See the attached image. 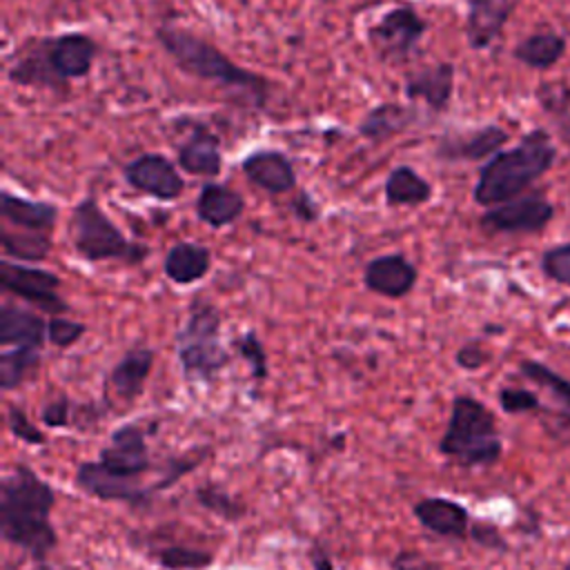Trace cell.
Instances as JSON below:
<instances>
[{"instance_id": "cell-1", "label": "cell", "mask_w": 570, "mask_h": 570, "mask_svg": "<svg viewBox=\"0 0 570 570\" xmlns=\"http://www.w3.org/2000/svg\"><path fill=\"white\" fill-rule=\"evenodd\" d=\"M56 505L53 488L29 465L18 463L0 481V534L7 543L24 550L36 561H45L58 546L51 525Z\"/></svg>"}, {"instance_id": "cell-2", "label": "cell", "mask_w": 570, "mask_h": 570, "mask_svg": "<svg viewBox=\"0 0 570 570\" xmlns=\"http://www.w3.org/2000/svg\"><path fill=\"white\" fill-rule=\"evenodd\" d=\"M156 40L180 71L225 89L243 91L254 107H265L269 98V80L227 58L214 42L176 24L158 27Z\"/></svg>"}, {"instance_id": "cell-3", "label": "cell", "mask_w": 570, "mask_h": 570, "mask_svg": "<svg viewBox=\"0 0 570 570\" xmlns=\"http://www.w3.org/2000/svg\"><path fill=\"white\" fill-rule=\"evenodd\" d=\"M557 149L546 129H532L512 149L497 151L479 171L474 203L494 207L521 196L554 163Z\"/></svg>"}, {"instance_id": "cell-4", "label": "cell", "mask_w": 570, "mask_h": 570, "mask_svg": "<svg viewBox=\"0 0 570 570\" xmlns=\"http://www.w3.org/2000/svg\"><path fill=\"white\" fill-rule=\"evenodd\" d=\"M439 452L463 468L494 465L503 454V441L492 410L470 394L454 396Z\"/></svg>"}, {"instance_id": "cell-5", "label": "cell", "mask_w": 570, "mask_h": 570, "mask_svg": "<svg viewBox=\"0 0 570 570\" xmlns=\"http://www.w3.org/2000/svg\"><path fill=\"white\" fill-rule=\"evenodd\" d=\"M176 356L183 376L194 383H214L229 363L220 343V312L207 298H194L189 314L176 332Z\"/></svg>"}, {"instance_id": "cell-6", "label": "cell", "mask_w": 570, "mask_h": 570, "mask_svg": "<svg viewBox=\"0 0 570 570\" xmlns=\"http://www.w3.org/2000/svg\"><path fill=\"white\" fill-rule=\"evenodd\" d=\"M69 238L76 254L89 263L120 261L140 265L149 256V247L129 240L91 194L71 209Z\"/></svg>"}, {"instance_id": "cell-7", "label": "cell", "mask_w": 570, "mask_h": 570, "mask_svg": "<svg viewBox=\"0 0 570 570\" xmlns=\"http://www.w3.org/2000/svg\"><path fill=\"white\" fill-rule=\"evenodd\" d=\"M425 31L428 22L419 11L412 4H399L367 29V42L381 62L403 65L416 51Z\"/></svg>"}, {"instance_id": "cell-8", "label": "cell", "mask_w": 570, "mask_h": 570, "mask_svg": "<svg viewBox=\"0 0 570 570\" xmlns=\"http://www.w3.org/2000/svg\"><path fill=\"white\" fill-rule=\"evenodd\" d=\"M60 276L49 269L20 265L11 258L0 261V287L53 316L69 309V303L60 296Z\"/></svg>"}, {"instance_id": "cell-9", "label": "cell", "mask_w": 570, "mask_h": 570, "mask_svg": "<svg viewBox=\"0 0 570 570\" xmlns=\"http://www.w3.org/2000/svg\"><path fill=\"white\" fill-rule=\"evenodd\" d=\"M552 216V203L541 194H530L488 207L479 225L490 234H537L548 227Z\"/></svg>"}, {"instance_id": "cell-10", "label": "cell", "mask_w": 570, "mask_h": 570, "mask_svg": "<svg viewBox=\"0 0 570 570\" xmlns=\"http://www.w3.org/2000/svg\"><path fill=\"white\" fill-rule=\"evenodd\" d=\"M98 463L107 472L138 483V476L151 468L145 425L140 421L118 425L111 432L109 443L100 450Z\"/></svg>"}, {"instance_id": "cell-11", "label": "cell", "mask_w": 570, "mask_h": 570, "mask_svg": "<svg viewBox=\"0 0 570 570\" xmlns=\"http://www.w3.org/2000/svg\"><path fill=\"white\" fill-rule=\"evenodd\" d=\"M122 178L129 187L156 200H176L185 191V178L176 165L158 151H147L125 163Z\"/></svg>"}, {"instance_id": "cell-12", "label": "cell", "mask_w": 570, "mask_h": 570, "mask_svg": "<svg viewBox=\"0 0 570 570\" xmlns=\"http://www.w3.org/2000/svg\"><path fill=\"white\" fill-rule=\"evenodd\" d=\"M98 42L82 31H65L60 36L47 38L49 62L58 78L65 82L87 78L98 58Z\"/></svg>"}, {"instance_id": "cell-13", "label": "cell", "mask_w": 570, "mask_h": 570, "mask_svg": "<svg viewBox=\"0 0 570 570\" xmlns=\"http://www.w3.org/2000/svg\"><path fill=\"white\" fill-rule=\"evenodd\" d=\"M73 481L82 492H87L100 501H118V503H129L134 508L147 505L154 497V492L149 488H142L136 481H127V479H120V476L107 472L98 461L80 463Z\"/></svg>"}, {"instance_id": "cell-14", "label": "cell", "mask_w": 570, "mask_h": 570, "mask_svg": "<svg viewBox=\"0 0 570 570\" xmlns=\"http://www.w3.org/2000/svg\"><path fill=\"white\" fill-rule=\"evenodd\" d=\"M7 80L18 87L67 91V82L58 78L49 62L47 38H31L16 49V56L7 67Z\"/></svg>"}, {"instance_id": "cell-15", "label": "cell", "mask_w": 570, "mask_h": 570, "mask_svg": "<svg viewBox=\"0 0 570 570\" xmlns=\"http://www.w3.org/2000/svg\"><path fill=\"white\" fill-rule=\"evenodd\" d=\"M178 167L191 176L216 178L223 171L220 138L205 122L189 125L187 136L176 145Z\"/></svg>"}, {"instance_id": "cell-16", "label": "cell", "mask_w": 570, "mask_h": 570, "mask_svg": "<svg viewBox=\"0 0 570 570\" xmlns=\"http://www.w3.org/2000/svg\"><path fill=\"white\" fill-rule=\"evenodd\" d=\"M243 176L267 194H287L296 187V169L285 151L256 149L240 160Z\"/></svg>"}, {"instance_id": "cell-17", "label": "cell", "mask_w": 570, "mask_h": 570, "mask_svg": "<svg viewBox=\"0 0 570 570\" xmlns=\"http://www.w3.org/2000/svg\"><path fill=\"white\" fill-rule=\"evenodd\" d=\"M419 272L403 254H383L372 258L363 269V283L370 292L385 298H403L416 285Z\"/></svg>"}, {"instance_id": "cell-18", "label": "cell", "mask_w": 570, "mask_h": 570, "mask_svg": "<svg viewBox=\"0 0 570 570\" xmlns=\"http://www.w3.org/2000/svg\"><path fill=\"white\" fill-rule=\"evenodd\" d=\"M510 134L499 125H483L479 129L465 134L443 136L434 149V156L448 163L456 160H485L492 158L503 142H508Z\"/></svg>"}, {"instance_id": "cell-19", "label": "cell", "mask_w": 570, "mask_h": 570, "mask_svg": "<svg viewBox=\"0 0 570 570\" xmlns=\"http://www.w3.org/2000/svg\"><path fill=\"white\" fill-rule=\"evenodd\" d=\"M403 94L410 102L423 100L432 111H445L454 94V65L434 62L405 73Z\"/></svg>"}, {"instance_id": "cell-20", "label": "cell", "mask_w": 570, "mask_h": 570, "mask_svg": "<svg viewBox=\"0 0 570 570\" xmlns=\"http://www.w3.org/2000/svg\"><path fill=\"white\" fill-rule=\"evenodd\" d=\"M414 519L430 532L445 539H468L472 517L468 508L454 499L425 497L412 505Z\"/></svg>"}, {"instance_id": "cell-21", "label": "cell", "mask_w": 570, "mask_h": 570, "mask_svg": "<svg viewBox=\"0 0 570 570\" xmlns=\"http://www.w3.org/2000/svg\"><path fill=\"white\" fill-rule=\"evenodd\" d=\"M517 0H468L465 38L476 51L488 49L510 20Z\"/></svg>"}, {"instance_id": "cell-22", "label": "cell", "mask_w": 570, "mask_h": 570, "mask_svg": "<svg viewBox=\"0 0 570 570\" xmlns=\"http://www.w3.org/2000/svg\"><path fill=\"white\" fill-rule=\"evenodd\" d=\"M154 358H156V352L149 345L140 343L129 347L116 361V365L109 372V385L122 401L134 403L142 394L145 383L154 367Z\"/></svg>"}, {"instance_id": "cell-23", "label": "cell", "mask_w": 570, "mask_h": 570, "mask_svg": "<svg viewBox=\"0 0 570 570\" xmlns=\"http://www.w3.org/2000/svg\"><path fill=\"white\" fill-rule=\"evenodd\" d=\"M194 209L200 223L214 229H223L243 216L245 198L229 185L209 180L200 187Z\"/></svg>"}, {"instance_id": "cell-24", "label": "cell", "mask_w": 570, "mask_h": 570, "mask_svg": "<svg viewBox=\"0 0 570 570\" xmlns=\"http://www.w3.org/2000/svg\"><path fill=\"white\" fill-rule=\"evenodd\" d=\"M0 214L7 223L29 229V232H45L49 234L58 220V207L47 200H31L9 189L0 194Z\"/></svg>"}, {"instance_id": "cell-25", "label": "cell", "mask_w": 570, "mask_h": 570, "mask_svg": "<svg viewBox=\"0 0 570 570\" xmlns=\"http://www.w3.org/2000/svg\"><path fill=\"white\" fill-rule=\"evenodd\" d=\"M47 338V321L31 312L11 303L0 305V347H18L31 345L40 347Z\"/></svg>"}, {"instance_id": "cell-26", "label": "cell", "mask_w": 570, "mask_h": 570, "mask_svg": "<svg viewBox=\"0 0 570 570\" xmlns=\"http://www.w3.org/2000/svg\"><path fill=\"white\" fill-rule=\"evenodd\" d=\"M416 120L414 107H405L399 102H379L372 107L356 125L361 138L370 142H385L405 129H410Z\"/></svg>"}, {"instance_id": "cell-27", "label": "cell", "mask_w": 570, "mask_h": 570, "mask_svg": "<svg viewBox=\"0 0 570 570\" xmlns=\"http://www.w3.org/2000/svg\"><path fill=\"white\" fill-rule=\"evenodd\" d=\"M212 267L209 247L191 240H180L169 247L163 261L165 276L176 285H191L200 281Z\"/></svg>"}, {"instance_id": "cell-28", "label": "cell", "mask_w": 570, "mask_h": 570, "mask_svg": "<svg viewBox=\"0 0 570 570\" xmlns=\"http://www.w3.org/2000/svg\"><path fill=\"white\" fill-rule=\"evenodd\" d=\"M383 194L390 207H416L432 198V183L414 167L396 165L385 178Z\"/></svg>"}, {"instance_id": "cell-29", "label": "cell", "mask_w": 570, "mask_h": 570, "mask_svg": "<svg viewBox=\"0 0 570 570\" xmlns=\"http://www.w3.org/2000/svg\"><path fill=\"white\" fill-rule=\"evenodd\" d=\"M566 51V40L552 31L532 33L514 47V58L530 69H548L552 67Z\"/></svg>"}, {"instance_id": "cell-30", "label": "cell", "mask_w": 570, "mask_h": 570, "mask_svg": "<svg viewBox=\"0 0 570 570\" xmlns=\"http://www.w3.org/2000/svg\"><path fill=\"white\" fill-rule=\"evenodd\" d=\"M40 363V347L18 345L0 352V385L4 392L22 385Z\"/></svg>"}, {"instance_id": "cell-31", "label": "cell", "mask_w": 570, "mask_h": 570, "mask_svg": "<svg viewBox=\"0 0 570 570\" xmlns=\"http://www.w3.org/2000/svg\"><path fill=\"white\" fill-rule=\"evenodd\" d=\"M0 240H2L4 258L38 263V261H45L51 252V238L45 232H29V229L11 232L2 227Z\"/></svg>"}, {"instance_id": "cell-32", "label": "cell", "mask_w": 570, "mask_h": 570, "mask_svg": "<svg viewBox=\"0 0 570 570\" xmlns=\"http://www.w3.org/2000/svg\"><path fill=\"white\" fill-rule=\"evenodd\" d=\"M519 374L530 383L543 387L554 399V403L561 405V410H570V379L561 376L550 365L534 358H523L519 363Z\"/></svg>"}, {"instance_id": "cell-33", "label": "cell", "mask_w": 570, "mask_h": 570, "mask_svg": "<svg viewBox=\"0 0 570 570\" xmlns=\"http://www.w3.org/2000/svg\"><path fill=\"white\" fill-rule=\"evenodd\" d=\"M194 497H196V501H198L205 510L214 512V514L220 517L223 521H240V519L247 514V508H245L238 499H234V497H232L223 485H218V483H203V485H198L196 492H194Z\"/></svg>"}, {"instance_id": "cell-34", "label": "cell", "mask_w": 570, "mask_h": 570, "mask_svg": "<svg viewBox=\"0 0 570 570\" xmlns=\"http://www.w3.org/2000/svg\"><path fill=\"white\" fill-rule=\"evenodd\" d=\"M165 570H207L214 563V554L189 546H165L156 554Z\"/></svg>"}, {"instance_id": "cell-35", "label": "cell", "mask_w": 570, "mask_h": 570, "mask_svg": "<svg viewBox=\"0 0 570 570\" xmlns=\"http://www.w3.org/2000/svg\"><path fill=\"white\" fill-rule=\"evenodd\" d=\"M234 347H236L238 356L247 361L249 374H252V379H254L256 383H261V381H265V379L269 376L267 352H265L261 338H258L252 330H247V332H243L240 336H236V338H234Z\"/></svg>"}, {"instance_id": "cell-36", "label": "cell", "mask_w": 570, "mask_h": 570, "mask_svg": "<svg viewBox=\"0 0 570 570\" xmlns=\"http://www.w3.org/2000/svg\"><path fill=\"white\" fill-rule=\"evenodd\" d=\"M541 272L546 278L570 287V243L554 245L541 254Z\"/></svg>"}, {"instance_id": "cell-37", "label": "cell", "mask_w": 570, "mask_h": 570, "mask_svg": "<svg viewBox=\"0 0 570 570\" xmlns=\"http://www.w3.org/2000/svg\"><path fill=\"white\" fill-rule=\"evenodd\" d=\"M499 405L505 414H530L541 412V399L537 392L528 387H501L499 390Z\"/></svg>"}, {"instance_id": "cell-38", "label": "cell", "mask_w": 570, "mask_h": 570, "mask_svg": "<svg viewBox=\"0 0 570 570\" xmlns=\"http://www.w3.org/2000/svg\"><path fill=\"white\" fill-rule=\"evenodd\" d=\"M7 428H9V432H11L16 439H20V441H24V443H29V445H45V443H47V436L42 434V430L36 428V425L29 421L27 412H24L20 405H16V403H11V405L7 407Z\"/></svg>"}, {"instance_id": "cell-39", "label": "cell", "mask_w": 570, "mask_h": 570, "mask_svg": "<svg viewBox=\"0 0 570 570\" xmlns=\"http://www.w3.org/2000/svg\"><path fill=\"white\" fill-rule=\"evenodd\" d=\"M87 332V325L80 321H71L65 316H51L47 321V338L56 347H69L78 343Z\"/></svg>"}, {"instance_id": "cell-40", "label": "cell", "mask_w": 570, "mask_h": 570, "mask_svg": "<svg viewBox=\"0 0 570 570\" xmlns=\"http://www.w3.org/2000/svg\"><path fill=\"white\" fill-rule=\"evenodd\" d=\"M468 539H472L476 546L485 548V550H492V552H508L510 550V543L508 539L499 532V528L490 521H472L470 525V534Z\"/></svg>"}, {"instance_id": "cell-41", "label": "cell", "mask_w": 570, "mask_h": 570, "mask_svg": "<svg viewBox=\"0 0 570 570\" xmlns=\"http://www.w3.org/2000/svg\"><path fill=\"white\" fill-rule=\"evenodd\" d=\"M492 358V354L483 347L481 341H468L463 343L456 354H454V361L461 370H468V372H474V370H481L488 361Z\"/></svg>"}, {"instance_id": "cell-42", "label": "cell", "mask_w": 570, "mask_h": 570, "mask_svg": "<svg viewBox=\"0 0 570 570\" xmlns=\"http://www.w3.org/2000/svg\"><path fill=\"white\" fill-rule=\"evenodd\" d=\"M40 421L47 428H67L73 421L71 419V401L67 396L47 401L40 410Z\"/></svg>"}, {"instance_id": "cell-43", "label": "cell", "mask_w": 570, "mask_h": 570, "mask_svg": "<svg viewBox=\"0 0 570 570\" xmlns=\"http://www.w3.org/2000/svg\"><path fill=\"white\" fill-rule=\"evenodd\" d=\"M392 570H443L439 561L416 552V550H401L390 561Z\"/></svg>"}, {"instance_id": "cell-44", "label": "cell", "mask_w": 570, "mask_h": 570, "mask_svg": "<svg viewBox=\"0 0 570 570\" xmlns=\"http://www.w3.org/2000/svg\"><path fill=\"white\" fill-rule=\"evenodd\" d=\"M539 100L548 111H566L570 100V89L561 85H541Z\"/></svg>"}, {"instance_id": "cell-45", "label": "cell", "mask_w": 570, "mask_h": 570, "mask_svg": "<svg viewBox=\"0 0 570 570\" xmlns=\"http://www.w3.org/2000/svg\"><path fill=\"white\" fill-rule=\"evenodd\" d=\"M292 212H294V216L298 218V220H303V223H314V220H318V216H321V207H318V203L309 196V191H298L296 196H294V200H292Z\"/></svg>"}, {"instance_id": "cell-46", "label": "cell", "mask_w": 570, "mask_h": 570, "mask_svg": "<svg viewBox=\"0 0 570 570\" xmlns=\"http://www.w3.org/2000/svg\"><path fill=\"white\" fill-rule=\"evenodd\" d=\"M309 557V563H312V570H334V563H332V557L327 552V548L323 543H314L307 552Z\"/></svg>"}, {"instance_id": "cell-47", "label": "cell", "mask_w": 570, "mask_h": 570, "mask_svg": "<svg viewBox=\"0 0 570 570\" xmlns=\"http://www.w3.org/2000/svg\"><path fill=\"white\" fill-rule=\"evenodd\" d=\"M563 570H570V559L563 563Z\"/></svg>"}, {"instance_id": "cell-48", "label": "cell", "mask_w": 570, "mask_h": 570, "mask_svg": "<svg viewBox=\"0 0 570 570\" xmlns=\"http://www.w3.org/2000/svg\"><path fill=\"white\" fill-rule=\"evenodd\" d=\"M73 2H82V0H73Z\"/></svg>"}]
</instances>
